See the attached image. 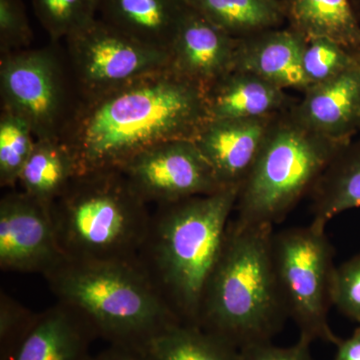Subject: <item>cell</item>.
<instances>
[{"label":"cell","instance_id":"obj_1","mask_svg":"<svg viewBox=\"0 0 360 360\" xmlns=\"http://www.w3.org/2000/svg\"><path fill=\"white\" fill-rule=\"evenodd\" d=\"M210 120L205 90L168 70L90 98H78L61 141L79 174L118 168L170 141H194Z\"/></svg>","mask_w":360,"mask_h":360},{"label":"cell","instance_id":"obj_2","mask_svg":"<svg viewBox=\"0 0 360 360\" xmlns=\"http://www.w3.org/2000/svg\"><path fill=\"white\" fill-rule=\"evenodd\" d=\"M239 187L156 205L136 262L182 324L198 326ZM200 328V326H198Z\"/></svg>","mask_w":360,"mask_h":360},{"label":"cell","instance_id":"obj_3","mask_svg":"<svg viewBox=\"0 0 360 360\" xmlns=\"http://www.w3.org/2000/svg\"><path fill=\"white\" fill-rule=\"evenodd\" d=\"M272 225L231 219L208 281L200 326L239 350L271 341L288 314L272 257Z\"/></svg>","mask_w":360,"mask_h":360},{"label":"cell","instance_id":"obj_4","mask_svg":"<svg viewBox=\"0 0 360 360\" xmlns=\"http://www.w3.org/2000/svg\"><path fill=\"white\" fill-rule=\"evenodd\" d=\"M58 302L82 315L110 345L144 352L181 323L134 262L65 259L44 276Z\"/></svg>","mask_w":360,"mask_h":360},{"label":"cell","instance_id":"obj_5","mask_svg":"<svg viewBox=\"0 0 360 360\" xmlns=\"http://www.w3.org/2000/svg\"><path fill=\"white\" fill-rule=\"evenodd\" d=\"M66 259L134 262L151 212L118 168L82 172L49 208Z\"/></svg>","mask_w":360,"mask_h":360},{"label":"cell","instance_id":"obj_6","mask_svg":"<svg viewBox=\"0 0 360 360\" xmlns=\"http://www.w3.org/2000/svg\"><path fill=\"white\" fill-rule=\"evenodd\" d=\"M350 142L312 131L290 110L279 113L239 186L233 219L241 224L272 226L283 221Z\"/></svg>","mask_w":360,"mask_h":360},{"label":"cell","instance_id":"obj_7","mask_svg":"<svg viewBox=\"0 0 360 360\" xmlns=\"http://www.w3.org/2000/svg\"><path fill=\"white\" fill-rule=\"evenodd\" d=\"M272 257L279 290L300 338L338 345L328 312L333 307L335 250L326 229L310 224L274 233Z\"/></svg>","mask_w":360,"mask_h":360},{"label":"cell","instance_id":"obj_8","mask_svg":"<svg viewBox=\"0 0 360 360\" xmlns=\"http://www.w3.org/2000/svg\"><path fill=\"white\" fill-rule=\"evenodd\" d=\"M68 70L52 46L1 56V110L22 117L37 139L61 141L78 101Z\"/></svg>","mask_w":360,"mask_h":360},{"label":"cell","instance_id":"obj_9","mask_svg":"<svg viewBox=\"0 0 360 360\" xmlns=\"http://www.w3.org/2000/svg\"><path fill=\"white\" fill-rule=\"evenodd\" d=\"M78 98H90L169 68V53L96 18L65 39Z\"/></svg>","mask_w":360,"mask_h":360},{"label":"cell","instance_id":"obj_10","mask_svg":"<svg viewBox=\"0 0 360 360\" xmlns=\"http://www.w3.org/2000/svg\"><path fill=\"white\" fill-rule=\"evenodd\" d=\"M118 169L148 205L176 202L225 188L195 142L188 139L162 142L144 149Z\"/></svg>","mask_w":360,"mask_h":360},{"label":"cell","instance_id":"obj_11","mask_svg":"<svg viewBox=\"0 0 360 360\" xmlns=\"http://www.w3.org/2000/svg\"><path fill=\"white\" fill-rule=\"evenodd\" d=\"M66 259L59 248L49 208L21 191L0 200V269L40 274Z\"/></svg>","mask_w":360,"mask_h":360},{"label":"cell","instance_id":"obj_12","mask_svg":"<svg viewBox=\"0 0 360 360\" xmlns=\"http://www.w3.org/2000/svg\"><path fill=\"white\" fill-rule=\"evenodd\" d=\"M238 44L188 6L170 46L169 70L206 90L233 70Z\"/></svg>","mask_w":360,"mask_h":360},{"label":"cell","instance_id":"obj_13","mask_svg":"<svg viewBox=\"0 0 360 360\" xmlns=\"http://www.w3.org/2000/svg\"><path fill=\"white\" fill-rule=\"evenodd\" d=\"M276 115L210 120L206 122L193 141L212 168L220 186L239 187L245 181Z\"/></svg>","mask_w":360,"mask_h":360},{"label":"cell","instance_id":"obj_14","mask_svg":"<svg viewBox=\"0 0 360 360\" xmlns=\"http://www.w3.org/2000/svg\"><path fill=\"white\" fill-rule=\"evenodd\" d=\"M291 115L307 129L340 141H352L359 129L360 65L335 78L314 84L290 108Z\"/></svg>","mask_w":360,"mask_h":360},{"label":"cell","instance_id":"obj_15","mask_svg":"<svg viewBox=\"0 0 360 360\" xmlns=\"http://www.w3.org/2000/svg\"><path fill=\"white\" fill-rule=\"evenodd\" d=\"M307 40L288 26L238 39L233 70L255 73L281 89L303 94L309 87L302 68Z\"/></svg>","mask_w":360,"mask_h":360},{"label":"cell","instance_id":"obj_16","mask_svg":"<svg viewBox=\"0 0 360 360\" xmlns=\"http://www.w3.org/2000/svg\"><path fill=\"white\" fill-rule=\"evenodd\" d=\"M94 329L75 309L56 302L37 321L9 360H89Z\"/></svg>","mask_w":360,"mask_h":360},{"label":"cell","instance_id":"obj_17","mask_svg":"<svg viewBox=\"0 0 360 360\" xmlns=\"http://www.w3.org/2000/svg\"><path fill=\"white\" fill-rule=\"evenodd\" d=\"M210 120L262 118L290 110L286 90L255 73L232 70L205 90Z\"/></svg>","mask_w":360,"mask_h":360},{"label":"cell","instance_id":"obj_18","mask_svg":"<svg viewBox=\"0 0 360 360\" xmlns=\"http://www.w3.org/2000/svg\"><path fill=\"white\" fill-rule=\"evenodd\" d=\"M187 6L186 0H99L98 13L132 39L169 53Z\"/></svg>","mask_w":360,"mask_h":360},{"label":"cell","instance_id":"obj_19","mask_svg":"<svg viewBox=\"0 0 360 360\" xmlns=\"http://www.w3.org/2000/svg\"><path fill=\"white\" fill-rule=\"evenodd\" d=\"M288 27L305 39H328L352 51L360 46V23L348 0H281Z\"/></svg>","mask_w":360,"mask_h":360},{"label":"cell","instance_id":"obj_20","mask_svg":"<svg viewBox=\"0 0 360 360\" xmlns=\"http://www.w3.org/2000/svg\"><path fill=\"white\" fill-rule=\"evenodd\" d=\"M310 194L311 224L323 229L340 213L360 207V141L350 142L333 158Z\"/></svg>","mask_w":360,"mask_h":360},{"label":"cell","instance_id":"obj_21","mask_svg":"<svg viewBox=\"0 0 360 360\" xmlns=\"http://www.w3.org/2000/svg\"><path fill=\"white\" fill-rule=\"evenodd\" d=\"M79 174L70 148L60 139H37L18 180L21 191L51 208Z\"/></svg>","mask_w":360,"mask_h":360},{"label":"cell","instance_id":"obj_22","mask_svg":"<svg viewBox=\"0 0 360 360\" xmlns=\"http://www.w3.org/2000/svg\"><path fill=\"white\" fill-rule=\"evenodd\" d=\"M194 11L236 39L279 28L285 22L281 0H186Z\"/></svg>","mask_w":360,"mask_h":360},{"label":"cell","instance_id":"obj_23","mask_svg":"<svg viewBox=\"0 0 360 360\" xmlns=\"http://www.w3.org/2000/svg\"><path fill=\"white\" fill-rule=\"evenodd\" d=\"M153 360H240V350L198 326L176 324L149 342Z\"/></svg>","mask_w":360,"mask_h":360},{"label":"cell","instance_id":"obj_24","mask_svg":"<svg viewBox=\"0 0 360 360\" xmlns=\"http://www.w3.org/2000/svg\"><path fill=\"white\" fill-rule=\"evenodd\" d=\"M37 137L20 116L1 110L0 115V186L14 187L34 148Z\"/></svg>","mask_w":360,"mask_h":360},{"label":"cell","instance_id":"obj_25","mask_svg":"<svg viewBox=\"0 0 360 360\" xmlns=\"http://www.w3.org/2000/svg\"><path fill=\"white\" fill-rule=\"evenodd\" d=\"M33 11L52 42L68 39L96 20L99 0H32Z\"/></svg>","mask_w":360,"mask_h":360},{"label":"cell","instance_id":"obj_26","mask_svg":"<svg viewBox=\"0 0 360 360\" xmlns=\"http://www.w3.org/2000/svg\"><path fill=\"white\" fill-rule=\"evenodd\" d=\"M355 63L350 51L333 40L322 37L307 40L302 68L309 86L338 77Z\"/></svg>","mask_w":360,"mask_h":360},{"label":"cell","instance_id":"obj_27","mask_svg":"<svg viewBox=\"0 0 360 360\" xmlns=\"http://www.w3.org/2000/svg\"><path fill=\"white\" fill-rule=\"evenodd\" d=\"M39 314L0 292V360H9L32 330Z\"/></svg>","mask_w":360,"mask_h":360},{"label":"cell","instance_id":"obj_28","mask_svg":"<svg viewBox=\"0 0 360 360\" xmlns=\"http://www.w3.org/2000/svg\"><path fill=\"white\" fill-rule=\"evenodd\" d=\"M33 39L23 0H0L1 56L27 49Z\"/></svg>","mask_w":360,"mask_h":360},{"label":"cell","instance_id":"obj_29","mask_svg":"<svg viewBox=\"0 0 360 360\" xmlns=\"http://www.w3.org/2000/svg\"><path fill=\"white\" fill-rule=\"evenodd\" d=\"M333 305L348 319L360 324V255L336 266Z\"/></svg>","mask_w":360,"mask_h":360},{"label":"cell","instance_id":"obj_30","mask_svg":"<svg viewBox=\"0 0 360 360\" xmlns=\"http://www.w3.org/2000/svg\"><path fill=\"white\" fill-rule=\"evenodd\" d=\"M309 341L298 340L290 347H278L271 341L255 343L240 349V360H314Z\"/></svg>","mask_w":360,"mask_h":360},{"label":"cell","instance_id":"obj_31","mask_svg":"<svg viewBox=\"0 0 360 360\" xmlns=\"http://www.w3.org/2000/svg\"><path fill=\"white\" fill-rule=\"evenodd\" d=\"M89 360H153L141 350L110 345L106 349L92 355Z\"/></svg>","mask_w":360,"mask_h":360},{"label":"cell","instance_id":"obj_32","mask_svg":"<svg viewBox=\"0 0 360 360\" xmlns=\"http://www.w3.org/2000/svg\"><path fill=\"white\" fill-rule=\"evenodd\" d=\"M333 360H360V324L354 335L347 340H341Z\"/></svg>","mask_w":360,"mask_h":360},{"label":"cell","instance_id":"obj_33","mask_svg":"<svg viewBox=\"0 0 360 360\" xmlns=\"http://www.w3.org/2000/svg\"><path fill=\"white\" fill-rule=\"evenodd\" d=\"M350 53L352 54V56H354L355 60L357 61V63L360 65V46L357 47V49H352V51H349Z\"/></svg>","mask_w":360,"mask_h":360},{"label":"cell","instance_id":"obj_34","mask_svg":"<svg viewBox=\"0 0 360 360\" xmlns=\"http://www.w3.org/2000/svg\"><path fill=\"white\" fill-rule=\"evenodd\" d=\"M359 129H360V120H359Z\"/></svg>","mask_w":360,"mask_h":360},{"label":"cell","instance_id":"obj_35","mask_svg":"<svg viewBox=\"0 0 360 360\" xmlns=\"http://www.w3.org/2000/svg\"><path fill=\"white\" fill-rule=\"evenodd\" d=\"M359 6H360V0H359Z\"/></svg>","mask_w":360,"mask_h":360}]
</instances>
